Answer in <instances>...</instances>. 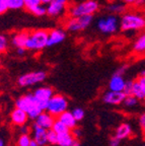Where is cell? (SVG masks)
Instances as JSON below:
<instances>
[{"mask_svg": "<svg viewBox=\"0 0 145 146\" xmlns=\"http://www.w3.org/2000/svg\"><path fill=\"white\" fill-rule=\"evenodd\" d=\"M15 107L23 110L27 113L29 118L32 120H36L43 110L39 106V100L33 94H25L21 96L15 100Z\"/></svg>", "mask_w": 145, "mask_h": 146, "instance_id": "1", "label": "cell"}, {"mask_svg": "<svg viewBox=\"0 0 145 146\" xmlns=\"http://www.w3.org/2000/svg\"><path fill=\"white\" fill-rule=\"evenodd\" d=\"M120 27L123 32H136L145 29V17L141 14L127 12L121 16Z\"/></svg>", "mask_w": 145, "mask_h": 146, "instance_id": "2", "label": "cell"}, {"mask_svg": "<svg viewBox=\"0 0 145 146\" xmlns=\"http://www.w3.org/2000/svg\"><path fill=\"white\" fill-rule=\"evenodd\" d=\"M100 9V3L95 0H83L68 7L69 16L93 15Z\"/></svg>", "mask_w": 145, "mask_h": 146, "instance_id": "3", "label": "cell"}, {"mask_svg": "<svg viewBox=\"0 0 145 146\" xmlns=\"http://www.w3.org/2000/svg\"><path fill=\"white\" fill-rule=\"evenodd\" d=\"M49 31L44 29L31 31L25 49L27 51H42L47 47Z\"/></svg>", "mask_w": 145, "mask_h": 146, "instance_id": "4", "label": "cell"}, {"mask_svg": "<svg viewBox=\"0 0 145 146\" xmlns=\"http://www.w3.org/2000/svg\"><path fill=\"white\" fill-rule=\"evenodd\" d=\"M93 21V15H84V16H69L66 19L64 27L65 30L70 33H79L86 30Z\"/></svg>", "mask_w": 145, "mask_h": 146, "instance_id": "5", "label": "cell"}, {"mask_svg": "<svg viewBox=\"0 0 145 146\" xmlns=\"http://www.w3.org/2000/svg\"><path fill=\"white\" fill-rule=\"evenodd\" d=\"M98 30L102 34L113 35L115 34L120 27V21L116 14H109V15L102 16L98 18L96 23Z\"/></svg>", "mask_w": 145, "mask_h": 146, "instance_id": "6", "label": "cell"}, {"mask_svg": "<svg viewBox=\"0 0 145 146\" xmlns=\"http://www.w3.org/2000/svg\"><path fill=\"white\" fill-rule=\"evenodd\" d=\"M68 108V100L62 94H53L52 98L48 103L47 112H49L54 117H59L62 113L67 111Z\"/></svg>", "mask_w": 145, "mask_h": 146, "instance_id": "7", "label": "cell"}, {"mask_svg": "<svg viewBox=\"0 0 145 146\" xmlns=\"http://www.w3.org/2000/svg\"><path fill=\"white\" fill-rule=\"evenodd\" d=\"M47 78V73L44 70L32 71V72L25 73L23 75H21L17 78V84L21 87L33 86L35 84L41 83L45 81Z\"/></svg>", "mask_w": 145, "mask_h": 146, "instance_id": "8", "label": "cell"}, {"mask_svg": "<svg viewBox=\"0 0 145 146\" xmlns=\"http://www.w3.org/2000/svg\"><path fill=\"white\" fill-rule=\"evenodd\" d=\"M68 7V0H51L47 4V14L51 17H59L63 15Z\"/></svg>", "mask_w": 145, "mask_h": 146, "instance_id": "9", "label": "cell"}, {"mask_svg": "<svg viewBox=\"0 0 145 146\" xmlns=\"http://www.w3.org/2000/svg\"><path fill=\"white\" fill-rule=\"evenodd\" d=\"M66 32L63 29H53L49 31L48 35V43L47 47H54L61 44L66 39Z\"/></svg>", "mask_w": 145, "mask_h": 146, "instance_id": "10", "label": "cell"}, {"mask_svg": "<svg viewBox=\"0 0 145 146\" xmlns=\"http://www.w3.org/2000/svg\"><path fill=\"white\" fill-rule=\"evenodd\" d=\"M126 98V94L123 91H114L110 90L107 91L102 96L104 103L108 105H120L124 103V100Z\"/></svg>", "mask_w": 145, "mask_h": 146, "instance_id": "11", "label": "cell"}, {"mask_svg": "<svg viewBox=\"0 0 145 146\" xmlns=\"http://www.w3.org/2000/svg\"><path fill=\"white\" fill-rule=\"evenodd\" d=\"M31 31H21V32H16L10 38V43L15 48H25L30 36Z\"/></svg>", "mask_w": 145, "mask_h": 146, "instance_id": "12", "label": "cell"}, {"mask_svg": "<svg viewBox=\"0 0 145 146\" xmlns=\"http://www.w3.org/2000/svg\"><path fill=\"white\" fill-rule=\"evenodd\" d=\"M29 119H30L29 118V115H27V113L25 111L16 107L11 112V114H10V120H11L12 124L15 126H18V127L27 124Z\"/></svg>", "mask_w": 145, "mask_h": 146, "instance_id": "13", "label": "cell"}, {"mask_svg": "<svg viewBox=\"0 0 145 146\" xmlns=\"http://www.w3.org/2000/svg\"><path fill=\"white\" fill-rule=\"evenodd\" d=\"M48 130L43 127H40L35 123L33 126V139L37 141L41 146H46L48 144Z\"/></svg>", "mask_w": 145, "mask_h": 146, "instance_id": "14", "label": "cell"}, {"mask_svg": "<svg viewBox=\"0 0 145 146\" xmlns=\"http://www.w3.org/2000/svg\"><path fill=\"white\" fill-rule=\"evenodd\" d=\"M54 121H55V117L53 115H51L49 112H45L44 111L36 119V124L40 126V127H43L45 129H47V130H49V129H52Z\"/></svg>", "mask_w": 145, "mask_h": 146, "instance_id": "15", "label": "cell"}, {"mask_svg": "<svg viewBox=\"0 0 145 146\" xmlns=\"http://www.w3.org/2000/svg\"><path fill=\"white\" fill-rule=\"evenodd\" d=\"M125 83H126V80L123 78V75H118V74L114 73V75L110 79L109 88L110 90L114 91H123Z\"/></svg>", "mask_w": 145, "mask_h": 146, "instance_id": "16", "label": "cell"}, {"mask_svg": "<svg viewBox=\"0 0 145 146\" xmlns=\"http://www.w3.org/2000/svg\"><path fill=\"white\" fill-rule=\"evenodd\" d=\"M53 94H54V90H53V88L50 86L38 87V88L34 91V96H36L38 100H46V102H49V100L52 98Z\"/></svg>", "mask_w": 145, "mask_h": 146, "instance_id": "17", "label": "cell"}, {"mask_svg": "<svg viewBox=\"0 0 145 146\" xmlns=\"http://www.w3.org/2000/svg\"><path fill=\"white\" fill-rule=\"evenodd\" d=\"M58 119H59L60 121L63 122L70 130H72L73 128H75L77 125V121H76V119L74 118V116L72 115V112L65 111V112L62 113V114L58 117Z\"/></svg>", "mask_w": 145, "mask_h": 146, "instance_id": "18", "label": "cell"}, {"mask_svg": "<svg viewBox=\"0 0 145 146\" xmlns=\"http://www.w3.org/2000/svg\"><path fill=\"white\" fill-rule=\"evenodd\" d=\"M131 134H132L131 126L127 123H122L117 129H116L115 136L118 137L120 140H123V139L128 138V137H130Z\"/></svg>", "mask_w": 145, "mask_h": 146, "instance_id": "19", "label": "cell"}, {"mask_svg": "<svg viewBox=\"0 0 145 146\" xmlns=\"http://www.w3.org/2000/svg\"><path fill=\"white\" fill-rule=\"evenodd\" d=\"M108 10L111 12L112 14H122L126 10V4L124 2L121 1H114L111 2L108 5Z\"/></svg>", "mask_w": 145, "mask_h": 146, "instance_id": "20", "label": "cell"}, {"mask_svg": "<svg viewBox=\"0 0 145 146\" xmlns=\"http://www.w3.org/2000/svg\"><path fill=\"white\" fill-rule=\"evenodd\" d=\"M74 140V136L70 131L65 133L58 134V143L57 145L59 146H71V143Z\"/></svg>", "mask_w": 145, "mask_h": 146, "instance_id": "21", "label": "cell"}, {"mask_svg": "<svg viewBox=\"0 0 145 146\" xmlns=\"http://www.w3.org/2000/svg\"><path fill=\"white\" fill-rule=\"evenodd\" d=\"M133 51L137 54L145 53V33L141 34L133 44Z\"/></svg>", "mask_w": 145, "mask_h": 146, "instance_id": "22", "label": "cell"}, {"mask_svg": "<svg viewBox=\"0 0 145 146\" xmlns=\"http://www.w3.org/2000/svg\"><path fill=\"white\" fill-rule=\"evenodd\" d=\"M52 130H54L57 134H61V133L68 132V131H70V129H69L63 122L60 121L59 119H55L54 124H53V126H52Z\"/></svg>", "mask_w": 145, "mask_h": 146, "instance_id": "23", "label": "cell"}, {"mask_svg": "<svg viewBox=\"0 0 145 146\" xmlns=\"http://www.w3.org/2000/svg\"><path fill=\"white\" fill-rule=\"evenodd\" d=\"M132 96H136L138 100H145V96H144V92H143V90H142V87H141L140 83L137 81V79L134 80Z\"/></svg>", "mask_w": 145, "mask_h": 146, "instance_id": "24", "label": "cell"}, {"mask_svg": "<svg viewBox=\"0 0 145 146\" xmlns=\"http://www.w3.org/2000/svg\"><path fill=\"white\" fill-rule=\"evenodd\" d=\"M30 12L34 14V15L39 16V17H40V16H44V15L47 14V5H45V4L42 3V4L38 5V6H36L33 9H31Z\"/></svg>", "mask_w": 145, "mask_h": 146, "instance_id": "25", "label": "cell"}, {"mask_svg": "<svg viewBox=\"0 0 145 146\" xmlns=\"http://www.w3.org/2000/svg\"><path fill=\"white\" fill-rule=\"evenodd\" d=\"M9 46V40L5 35L0 34V55L4 54Z\"/></svg>", "mask_w": 145, "mask_h": 146, "instance_id": "26", "label": "cell"}, {"mask_svg": "<svg viewBox=\"0 0 145 146\" xmlns=\"http://www.w3.org/2000/svg\"><path fill=\"white\" fill-rule=\"evenodd\" d=\"M25 8V0H9V9L19 10Z\"/></svg>", "mask_w": 145, "mask_h": 146, "instance_id": "27", "label": "cell"}, {"mask_svg": "<svg viewBox=\"0 0 145 146\" xmlns=\"http://www.w3.org/2000/svg\"><path fill=\"white\" fill-rule=\"evenodd\" d=\"M32 142V138L29 134H21L18 137L17 146H30Z\"/></svg>", "mask_w": 145, "mask_h": 146, "instance_id": "28", "label": "cell"}, {"mask_svg": "<svg viewBox=\"0 0 145 146\" xmlns=\"http://www.w3.org/2000/svg\"><path fill=\"white\" fill-rule=\"evenodd\" d=\"M47 138L49 144H51V145H57V143H58V134L54 130H52V129L48 130Z\"/></svg>", "mask_w": 145, "mask_h": 146, "instance_id": "29", "label": "cell"}, {"mask_svg": "<svg viewBox=\"0 0 145 146\" xmlns=\"http://www.w3.org/2000/svg\"><path fill=\"white\" fill-rule=\"evenodd\" d=\"M138 103V98L134 96H126L124 100V104L126 107H134Z\"/></svg>", "mask_w": 145, "mask_h": 146, "instance_id": "30", "label": "cell"}, {"mask_svg": "<svg viewBox=\"0 0 145 146\" xmlns=\"http://www.w3.org/2000/svg\"><path fill=\"white\" fill-rule=\"evenodd\" d=\"M40 4H42L41 0H25V8L27 11H30L31 9H33L34 7L38 6Z\"/></svg>", "mask_w": 145, "mask_h": 146, "instance_id": "31", "label": "cell"}, {"mask_svg": "<svg viewBox=\"0 0 145 146\" xmlns=\"http://www.w3.org/2000/svg\"><path fill=\"white\" fill-rule=\"evenodd\" d=\"M72 115L74 116V118L76 119V121L78 122V121H81L82 119L84 118L85 113H84L83 109H81V108H75L72 111Z\"/></svg>", "mask_w": 145, "mask_h": 146, "instance_id": "32", "label": "cell"}, {"mask_svg": "<svg viewBox=\"0 0 145 146\" xmlns=\"http://www.w3.org/2000/svg\"><path fill=\"white\" fill-rule=\"evenodd\" d=\"M133 84H134V80H127V81H126L124 89H123V92H124L126 96H132V92H133Z\"/></svg>", "mask_w": 145, "mask_h": 146, "instance_id": "33", "label": "cell"}, {"mask_svg": "<svg viewBox=\"0 0 145 146\" xmlns=\"http://www.w3.org/2000/svg\"><path fill=\"white\" fill-rule=\"evenodd\" d=\"M9 9V0H0V15Z\"/></svg>", "mask_w": 145, "mask_h": 146, "instance_id": "34", "label": "cell"}, {"mask_svg": "<svg viewBox=\"0 0 145 146\" xmlns=\"http://www.w3.org/2000/svg\"><path fill=\"white\" fill-rule=\"evenodd\" d=\"M139 124H140L141 130H142L143 134H144V136H145V114L140 116V118H139Z\"/></svg>", "mask_w": 145, "mask_h": 146, "instance_id": "35", "label": "cell"}, {"mask_svg": "<svg viewBox=\"0 0 145 146\" xmlns=\"http://www.w3.org/2000/svg\"><path fill=\"white\" fill-rule=\"evenodd\" d=\"M137 81H138L139 83H140L141 87H142L143 92H144V96H145V76L139 75L138 77H137Z\"/></svg>", "mask_w": 145, "mask_h": 146, "instance_id": "36", "label": "cell"}, {"mask_svg": "<svg viewBox=\"0 0 145 146\" xmlns=\"http://www.w3.org/2000/svg\"><path fill=\"white\" fill-rule=\"evenodd\" d=\"M120 141L121 140L119 139L118 137H112L111 139H110V146H119L120 145Z\"/></svg>", "mask_w": 145, "mask_h": 146, "instance_id": "37", "label": "cell"}, {"mask_svg": "<svg viewBox=\"0 0 145 146\" xmlns=\"http://www.w3.org/2000/svg\"><path fill=\"white\" fill-rule=\"evenodd\" d=\"M127 68H128V66L127 65H124V66H121V67H119L117 70H116V72H115V74H118V75H124L125 74V72L127 71Z\"/></svg>", "mask_w": 145, "mask_h": 146, "instance_id": "38", "label": "cell"}, {"mask_svg": "<svg viewBox=\"0 0 145 146\" xmlns=\"http://www.w3.org/2000/svg\"><path fill=\"white\" fill-rule=\"evenodd\" d=\"M72 135L74 136V138H77V139H78V138L81 136V130L77 127L73 128L72 129Z\"/></svg>", "mask_w": 145, "mask_h": 146, "instance_id": "39", "label": "cell"}, {"mask_svg": "<svg viewBox=\"0 0 145 146\" xmlns=\"http://www.w3.org/2000/svg\"><path fill=\"white\" fill-rule=\"evenodd\" d=\"M19 130H21V134H29V132H30V127L27 126V124H25V125L19 127Z\"/></svg>", "mask_w": 145, "mask_h": 146, "instance_id": "40", "label": "cell"}, {"mask_svg": "<svg viewBox=\"0 0 145 146\" xmlns=\"http://www.w3.org/2000/svg\"><path fill=\"white\" fill-rule=\"evenodd\" d=\"M27 51V50L25 48H16V54L19 55V56H23Z\"/></svg>", "mask_w": 145, "mask_h": 146, "instance_id": "41", "label": "cell"}, {"mask_svg": "<svg viewBox=\"0 0 145 146\" xmlns=\"http://www.w3.org/2000/svg\"><path fill=\"white\" fill-rule=\"evenodd\" d=\"M121 1H123L125 4H135L137 0H121Z\"/></svg>", "mask_w": 145, "mask_h": 146, "instance_id": "42", "label": "cell"}, {"mask_svg": "<svg viewBox=\"0 0 145 146\" xmlns=\"http://www.w3.org/2000/svg\"><path fill=\"white\" fill-rule=\"evenodd\" d=\"M71 146H80V142L78 141L77 138H74V140H73L72 143H71Z\"/></svg>", "mask_w": 145, "mask_h": 146, "instance_id": "43", "label": "cell"}, {"mask_svg": "<svg viewBox=\"0 0 145 146\" xmlns=\"http://www.w3.org/2000/svg\"><path fill=\"white\" fill-rule=\"evenodd\" d=\"M30 146H41V145H40L37 141H35L34 139H32V142H31Z\"/></svg>", "mask_w": 145, "mask_h": 146, "instance_id": "44", "label": "cell"}, {"mask_svg": "<svg viewBox=\"0 0 145 146\" xmlns=\"http://www.w3.org/2000/svg\"><path fill=\"white\" fill-rule=\"evenodd\" d=\"M41 2L43 3V4L47 5V4H49V3L51 2V0H41Z\"/></svg>", "mask_w": 145, "mask_h": 146, "instance_id": "45", "label": "cell"}, {"mask_svg": "<svg viewBox=\"0 0 145 146\" xmlns=\"http://www.w3.org/2000/svg\"><path fill=\"white\" fill-rule=\"evenodd\" d=\"M0 146H5V142L2 138H0Z\"/></svg>", "mask_w": 145, "mask_h": 146, "instance_id": "46", "label": "cell"}, {"mask_svg": "<svg viewBox=\"0 0 145 146\" xmlns=\"http://www.w3.org/2000/svg\"><path fill=\"white\" fill-rule=\"evenodd\" d=\"M140 75H143V76H145V70H143L142 72H141V74Z\"/></svg>", "mask_w": 145, "mask_h": 146, "instance_id": "47", "label": "cell"}, {"mask_svg": "<svg viewBox=\"0 0 145 146\" xmlns=\"http://www.w3.org/2000/svg\"><path fill=\"white\" fill-rule=\"evenodd\" d=\"M1 67H2V64H1V61H0V69H1Z\"/></svg>", "mask_w": 145, "mask_h": 146, "instance_id": "48", "label": "cell"}, {"mask_svg": "<svg viewBox=\"0 0 145 146\" xmlns=\"http://www.w3.org/2000/svg\"><path fill=\"white\" fill-rule=\"evenodd\" d=\"M143 146H145V145H143Z\"/></svg>", "mask_w": 145, "mask_h": 146, "instance_id": "49", "label": "cell"}]
</instances>
